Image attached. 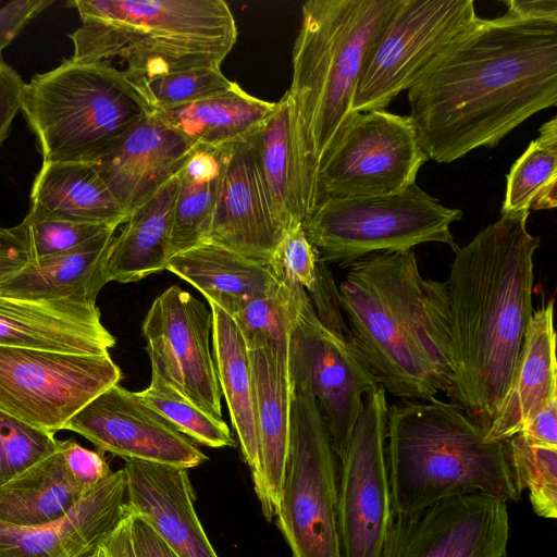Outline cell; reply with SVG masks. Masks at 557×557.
<instances>
[{
	"label": "cell",
	"instance_id": "cell-1",
	"mask_svg": "<svg viewBox=\"0 0 557 557\" xmlns=\"http://www.w3.org/2000/svg\"><path fill=\"white\" fill-rule=\"evenodd\" d=\"M407 98L428 159L449 163L497 146L557 104V21L508 11L479 17L430 63Z\"/></svg>",
	"mask_w": 557,
	"mask_h": 557
},
{
	"label": "cell",
	"instance_id": "cell-2",
	"mask_svg": "<svg viewBox=\"0 0 557 557\" xmlns=\"http://www.w3.org/2000/svg\"><path fill=\"white\" fill-rule=\"evenodd\" d=\"M530 211L500 214L455 251L445 282L455 379L451 403L484 434L513 382L531 321Z\"/></svg>",
	"mask_w": 557,
	"mask_h": 557
},
{
	"label": "cell",
	"instance_id": "cell-3",
	"mask_svg": "<svg viewBox=\"0 0 557 557\" xmlns=\"http://www.w3.org/2000/svg\"><path fill=\"white\" fill-rule=\"evenodd\" d=\"M352 344L379 386L404 401L450 399L454 357L445 282L424 278L413 249L376 252L338 288Z\"/></svg>",
	"mask_w": 557,
	"mask_h": 557
},
{
	"label": "cell",
	"instance_id": "cell-4",
	"mask_svg": "<svg viewBox=\"0 0 557 557\" xmlns=\"http://www.w3.org/2000/svg\"><path fill=\"white\" fill-rule=\"evenodd\" d=\"M400 0H309L284 95L293 170L305 220L319 203L320 164L351 112L366 53Z\"/></svg>",
	"mask_w": 557,
	"mask_h": 557
},
{
	"label": "cell",
	"instance_id": "cell-5",
	"mask_svg": "<svg viewBox=\"0 0 557 557\" xmlns=\"http://www.w3.org/2000/svg\"><path fill=\"white\" fill-rule=\"evenodd\" d=\"M385 458L394 513L469 494L519 502L524 491L507 441H486L459 407L436 397L388 406Z\"/></svg>",
	"mask_w": 557,
	"mask_h": 557
},
{
	"label": "cell",
	"instance_id": "cell-6",
	"mask_svg": "<svg viewBox=\"0 0 557 557\" xmlns=\"http://www.w3.org/2000/svg\"><path fill=\"white\" fill-rule=\"evenodd\" d=\"M82 25L69 35L76 61L119 58L139 81L195 67H221L237 40L223 0H73Z\"/></svg>",
	"mask_w": 557,
	"mask_h": 557
},
{
	"label": "cell",
	"instance_id": "cell-7",
	"mask_svg": "<svg viewBox=\"0 0 557 557\" xmlns=\"http://www.w3.org/2000/svg\"><path fill=\"white\" fill-rule=\"evenodd\" d=\"M21 111L44 162L94 163L154 110L110 61L69 58L33 76Z\"/></svg>",
	"mask_w": 557,
	"mask_h": 557
},
{
	"label": "cell",
	"instance_id": "cell-8",
	"mask_svg": "<svg viewBox=\"0 0 557 557\" xmlns=\"http://www.w3.org/2000/svg\"><path fill=\"white\" fill-rule=\"evenodd\" d=\"M462 211L447 208L417 183L392 195L326 198L304 221L324 263L350 267L376 252H403L426 243L457 246L450 226Z\"/></svg>",
	"mask_w": 557,
	"mask_h": 557
},
{
	"label": "cell",
	"instance_id": "cell-9",
	"mask_svg": "<svg viewBox=\"0 0 557 557\" xmlns=\"http://www.w3.org/2000/svg\"><path fill=\"white\" fill-rule=\"evenodd\" d=\"M289 382L288 457L276 525L292 557H343L338 460L309 384L299 379Z\"/></svg>",
	"mask_w": 557,
	"mask_h": 557
},
{
	"label": "cell",
	"instance_id": "cell-10",
	"mask_svg": "<svg viewBox=\"0 0 557 557\" xmlns=\"http://www.w3.org/2000/svg\"><path fill=\"white\" fill-rule=\"evenodd\" d=\"M478 18L472 0H400L366 53L351 112L384 110Z\"/></svg>",
	"mask_w": 557,
	"mask_h": 557
},
{
	"label": "cell",
	"instance_id": "cell-11",
	"mask_svg": "<svg viewBox=\"0 0 557 557\" xmlns=\"http://www.w3.org/2000/svg\"><path fill=\"white\" fill-rule=\"evenodd\" d=\"M121 377L109 354L0 346V410L54 434Z\"/></svg>",
	"mask_w": 557,
	"mask_h": 557
},
{
	"label": "cell",
	"instance_id": "cell-12",
	"mask_svg": "<svg viewBox=\"0 0 557 557\" xmlns=\"http://www.w3.org/2000/svg\"><path fill=\"white\" fill-rule=\"evenodd\" d=\"M426 160L409 115L354 112L320 164L319 202L397 194Z\"/></svg>",
	"mask_w": 557,
	"mask_h": 557
},
{
	"label": "cell",
	"instance_id": "cell-13",
	"mask_svg": "<svg viewBox=\"0 0 557 557\" xmlns=\"http://www.w3.org/2000/svg\"><path fill=\"white\" fill-rule=\"evenodd\" d=\"M388 404L379 386L364 407L349 442L337 457V521L343 557H381L391 518L385 458Z\"/></svg>",
	"mask_w": 557,
	"mask_h": 557
},
{
	"label": "cell",
	"instance_id": "cell-14",
	"mask_svg": "<svg viewBox=\"0 0 557 557\" xmlns=\"http://www.w3.org/2000/svg\"><path fill=\"white\" fill-rule=\"evenodd\" d=\"M288 375L309 384L338 457L349 442L366 397L379 384L351 337L331 331L319 320L308 293L290 332Z\"/></svg>",
	"mask_w": 557,
	"mask_h": 557
},
{
	"label": "cell",
	"instance_id": "cell-15",
	"mask_svg": "<svg viewBox=\"0 0 557 557\" xmlns=\"http://www.w3.org/2000/svg\"><path fill=\"white\" fill-rule=\"evenodd\" d=\"M212 312L178 285L160 294L144 323L151 372L211 417L223 420L221 388L210 347Z\"/></svg>",
	"mask_w": 557,
	"mask_h": 557
},
{
	"label": "cell",
	"instance_id": "cell-16",
	"mask_svg": "<svg viewBox=\"0 0 557 557\" xmlns=\"http://www.w3.org/2000/svg\"><path fill=\"white\" fill-rule=\"evenodd\" d=\"M507 503L484 494L437 502L391 518L381 557H506Z\"/></svg>",
	"mask_w": 557,
	"mask_h": 557
},
{
	"label": "cell",
	"instance_id": "cell-17",
	"mask_svg": "<svg viewBox=\"0 0 557 557\" xmlns=\"http://www.w3.org/2000/svg\"><path fill=\"white\" fill-rule=\"evenodd\" d=\"M98 450L124 460H143L190 469L208 457L196 443L145 405L136 392L115 384L76 412L65 429Z\"/></svg>",
	"mask_w": 557,
	"mask_h": 557
},
{
	"label": "cell",
	"instance_id": "cell-18",
	"mask_svg": "<svg viewBox=\"0 0 557 557\" xmlns=\"http://www.w3.org/2000/svg\"><path fill=\"white\" fill-rule=\"evenodd\" d=\"M283 235L272 214L250 138L226 145L207 240L269 262Z\"/></svg>",
	"mask_w": 557,
	"mask_h": 557
},
{
	"label": "cell",
	"instance_id": "cell-19",
	"mask_svg": "<svg viewBox=\"0 0 557 557\" xmlns=\"http://www.w3.org/2000/svg\"><path fill=\"white\" fill-rule=\"evenodd\" d=\"M126 509L144 519L178 557H219L195 509L188 469L125 460Z\"/></svg>",
	"mask_w": 557,
	"mask_h": 557
},
{
	"label": "cell",
	"instance_id": "cell-20",
	"mask_svg": "<svg viewBox=\"0 0 557 557\" xmlns=\"http://www.w3.org/2000/svg\"><path fill=\"white\" fill-rule=\"evenodd\" d=\"M127 515L122 468L55 522L32 528L0 523V557H86Z\"/></svg>",
	"mask_w": 557,
	"mask_h": 557
},
{
	"label": "cell",
	"instance_id": "cell-21",
	"mask_svg": "<svg viewBox=\"0 0 557 557\" xmlns=\"http://www.w3.org/2000/svg\"><path fill=\"white\" fill-rule=\"evenodd\" d=\"M194 146L153 111L91 164L131 215L180 171Z\"/></svg>",
	"mask_w": 557,
	"mask_h": 557
},
{
	"label": "cell",
	"instance_id": "cell-22",
	"mask_svg": "<svg viewBox=\"0 0 557 557\" xmlns=\"http://www.w3.org/2000/svg\"><path fill=\"white\" fill-rule=\"evenodd\" d=\"M251 363L259 471L252 480L263 517L271 522L283 490L289 442L290 382L288 364L282 362L261 337L246 341Z\"/></svg>",
	"mask_w": 557,
	"mask_h": 557
},
{
	"label": "cell",
	"instance_id": "cell-23",
	"mask_svg": "<svg viewBox=\"0 0 557 557\" xmlns=\"http://www.w3.org/2000/svg\"><path fill=\"white\" fill-rule=\"evenodd\" d=\"M97 305L0 297V346L103 355L115 346Z\"/></svg>",
	"mask_w": 557,
	"mask_h": 557
},
{
	"label": "cell",
	"instance_id": "cell-24",
	"mask_svg": "<svg viewBox=\"0 0 557 557\" xmlns=\"http://www.w3.org/2000/svg\"><path fill=\"white\" fill-rule=\"evenodd\" d=\"M114 233L108 230L72 250L27 260L0 278V297L95 306L99 292L109 283L106 261Z\"/></svg>",
	"mask_w": 557,
	"mask_h": 557
},
{
	"label": "cell",
	"instance_id": "cell-25",
	"mask_svg": "<svg viewBox=\"0 0 557 557\" xmlns=\"http://www.w3.org/2000/svg\"><path fill=\"white\" fill-rule=\"evenodd\" d=\"M554 301L534 310L510 389L496 413L485 440L507 441L520 433L552 399L557 398L556 333Z\"/></svg>",
	"mask_w": 557,
	"mask_h": 557
},
{
	"label": "cell",
	"instance_id": "cell-26",
	"mask_svg": "<svg viewBox=\"0 0 557 557\" xmlns=\"http://www.w3.org/2000/svg\"><path fill=\"white\" fill-rule=\"evenodd\" d=\"M29 200L28 212L70 222L117 228L129 218L91 163L42 162Z\"/></svg>",
	"mask_w": 557,
	"mask_h": 557
},
{
	"label": "cell",
	"instance_id": "cell-27",
	"mask_svg": "<svg viewBox=\"0 0 557 557\" xmlns=\"http://www.w3.org/2000/svg\"><path fill=\"white\" fill-rule=\"evenodd\" d=\"M166 270L191 284L207 301L231 317L276 278L269 262L210 240L172 256Z\"/></svg>",
	"mask_w": 557,
	"mask_h": 557
},
{
	"label": "cell",
	"instance_id": "cell-28",
	"mask_svg": "<svg viewBox=\"0 0 557 557\" xmlns=\"http://www.w3.org/2000/svg\"><path fill=\"white\" fill-rule=\"evenodd\" d=\"M177 187L178 172L129 215L110 246L106 261L109 282H137L166 270Z\"/></svg>",
	"mask_w": 557,
	"mask_h": 557
},
{
	"label": "cell",
	"instance_id": "cell-29",
	"mask_svg": "<svg viewBox=\"0 0 557 557\" xmlns=\"http://www.w3.org/2000/svg\"><path fill=\"white\" fill-rule=\"evenodd\" d=\"M213 318L212 344L215 371L240 451L252 480L259 471V440L255 385L247 342L235 320L208 301Z\"/></svg>",
	"mask_w": 557,
	"mask_h": 557
},
{
	"label": "cell",
	"instance_id": "cell-30",
	"mask_svg": "<svg viewBox=\"0 0 557 557\" xmlns=\"http://www.w3.org/2000/svg\"><path fill=\"white\" fill-rule=\"evenodd\" d=\"M275 108L234 83L225 92L156 113L193 145L221 147L246 141Z\"/></svg>",
	"mask_w": 557,
	"mask_h": 557
},
{
	"label": "cell",
	"instance_id": "cell-31",
	"mask_svg": "<svg viewBox=\"0 0 557 557\" xmlns=\"http://www.w3.org/2000/svg\"><path fill=\"white\" fill-rule=\"evenodd\" d=\"M84 496L75 486L58 448L0 485V523L32 528L65 517Z\"/></svg>",
	"mask_w": 557,
	"mask_h": 557
},
{
	"label": "cell",
	"instance_id": "cell-32",
	"mask_svg": "<svg viewBox=\"0 0 557 557\" xmlns=\"http://www.w3.org/2000/svg\"><path fill=\"white\" fill-rule=\"evenodd\" d=\"M225 146L195 145L178 171L170 233L171 257L209 237Z\"/></svg>",
	"mask_w": 557,
	"mask_h": 557
},
{
	"label": "cell",
	"instance_id": "cell-33",
	"mask_svg": "<svg viewBox=\"0 0 557 557\" xmlns=\"http://www.w3.org/2000/svg\"><path fill=\"white\" fill-rule=\"evenodd\" d=\"M250 140L272 214L285 234L304 223L305 213L293 170L288 107L284 96Z\"/></svg>",
	"mask_w": 557,
	"mask_h": 557
},
{
	"label": "cell",
	"instance_id": "cell-34",
	"mask_svg": "<svg viewBox=\"0 0 557 557\" xmlns=\"http://www.w3.org/2000/svg\"><path fill=\"white\" fill-rule=\"evenodd\" d=\"M557 206V117L539 129L506 175L500 214L555 209Z\"/></svg>",
	"mask_w": 557,
	"mask_h": 557
},
{
	"label": "cell",
	"instance_id": "cell-35",
	"mask_svg": "<svg viewBox=\"0 0 557 557\" xmlns=\"http://www.w3.org/2000/svg\"><path fill=\"white\" fill-rule=\"evenodd\" d=\"M274 275L272 285L249 299L232 318L246 341L263 338L277 358L288 364L290 332L307 290L280 274Z\"/></svg>",
	"mask_w": 557,
	"mask_h": 557
},
{
	"label": "cell",
	"instance_id": "cell-36",
	"mask_svg": "<svg viewBox=\"0 0 557 557\" xmlns=\"http://www.w3.org/2000/svg\"><path fill=\"white\" fill-rule=\"evenodd\" d=\"M136 395L193 442L211 448L235 445L224 420L205 412L159 374L151 372L150 384Z\"/></svg>",
	"mask_w": 557,
	"mask_h": 557
},
{
	"label": "cell",
	"instance_id": "cell-37",
	"mask_svg": "<svg viewBox=\"0 0 557 557\" xmlns=\"http://www.w3.org/2000/svg\"><path fill=\"white\" fill-rule=\"evenodd\" d=\"M513 467L533 511L545 519L557 518V448L530 443L521 433L507 440Z\"/></svg>",
	"mask_w": 557,
	"mask_h": 557
},
{
	"label": "cell",
	"instance_id": "cell-38",
	"mask_svg": "<svg viewBox=\"0 0 557 557\" xmlns=\"http://www.w3.org/2000/svg\"><path fill=\"white\" fill-rule=\"evenodd\" d=\"M145 94L154 111L199 101L231 89L221 67H195L133 81Z\"/></svg>",
	"mask_w": 557,
	"mask_h": 557
},
{
	"label": "cell",
	"instance_id": "cell-39",
	"mask_svg": "<svg viewBox=\"0 0 557 557\" xmlns=\"http://www.w3.org/2000/svg\"><path fill=\"white\" fill-rule=\"evenodd\" d=\"M24 242L27 260H36L72 250L108 230L102 224L76 223L28 212L16 225Z\"/></svg>",
	"mask_w": 557,
	"mask_h": 557
},
{
	"label": "cell",
	"instance_id": "cell-40",
	"mask_svg": "<svg viewBox=\"0 0 557 557\" xmlns=\"http://www.w3.org/2000/svg\"><path fill=\"white\" fill-rule=\"evenodd\" d=\"M58 448L53 433L36 429L0 410V485Z\"/></svg>",
	"mask_w": 557,
	"mask_h": 557
},
{
	"label": "cell",
	"instance_id": "cell-41",
	"mask_svg": "<svg viewBox=\"0 0 557 557\" xmlns=\"http://www.w3.org/2000/svg\"><path fill=\"white\" fill-rule=\"evenodd\" d=\"M318 252L309 242L302 224L285 232L269 261L280 274L310 292L317 280Z\"/></svg>",
	"mask_w": 557,
	"mask_h": 557
},
{
	"label": "cell",
	"instance_id": "cell-42",
	"mask_svg": "<svg viewBox=\"0 0 557 557\" xmlns=\"http://www.w3.org/2000/svg\"><path fill=\"white\" fill-rule=\"evenodd\" d=\"M65 467L75 486L83 496L90 493L113 471L111 470L104 453L83 447L72 440L59 441Z\"/></svg>",
	"mask_w": 557,
	"mask_h": 557
},
{
	"label": "cell",
	"instance_id": "cell-43",
	"mask_svg": "<svg viewBox=\"0 0 557 557\" xmlns=\"http://www.w3.org/2000/svg\"><path fill=\"white\" fill-rule=\"evenodd\" d=\"M52 3L53 0H14L0 8V59L22 29Z\"/></svg>",
	"mask_w": 557,
	"mask_h": 557
},
{
	"label": "cell",
	"instance_id": "cell-44",
	"mask_svg": "<svg viewBox=\"0 0 557 557\" xmlns=\"http://www.w3.org/2000/svg\"><path fill=\"white\" fill-rule=\"evenodd\" d=\"M26 83L3 59H0V145L9 137L12 122L22 109Z\"/></svg>",
	"mask_w": 557,
	"mask_h": 557
},
{
	"label": "cell",
	"instance_id": "cell-45",
	"mask_svg": "<svg viewBox=\"0 0 557 557\" xmlns=\"http://www.w3.org/2000/svg\"><path fill=\"white\" fill-rule=\"evenodd\" d=\"M520 433L534 445L557 448V398L548 401Z\"/></svg>",
	"mask_w": 557,
	"mask_h": 557
},
{
	"label": "cell",
	"instance_id": "cell-46",
	"mask_svg": "<svg viewBox=\"0 0 557 557\" xmlns=\"http://www.w3.org/2000/svg\"><path fill=\"white\" fill-rule=\"evenodd\" d=\"M131 534L136 557H178L144 519L133 515Z\"/></svg>",
	"mask_w": 557,
	"mask_h": 557
},
{
	"label": "cell",
	"instance_id": "cell-47",
	"mask_svg": "<svg viewBox=\"0 0 557 557\" xmlns=\"http://www.w3.org/2000/svg\"><path fill=\"white\" fill-rule=\"evenodd\" d=\"M99 546L106 557H136L132 542L129 513L100 542Z\"/></svg>",
	"mask_w": 557,
	"mask_h": 557
},
{
	"label": "cell",
	"instance_id": "cell-48",
	"mask_svg": "<svg viewBox=\"0 0 557 557\" xmlns=\"http://www.w3.org/2000/svg\"><path fill=\"white\" fill-rule=\"evenodd\" d=\"M507 11L525 18L557 21V0H510Z\"/></svg>",
	"mask_w": 557,
	"mask_h": 557
},
{
	"label": "cell",
	"instance_id": "cell-49",
	"mask_svg": "<svg viewBox=\"0 0 557 557\" xmlns=\"http://www.w3.org/2000/svg\"><path fill=\"white\" fill-rule=\"evenodd\" d=\"M2 256L26 257L25 245L16 226H0V257Z\"/></svg>",
	"mask_w": 557,
	"mask_h": 557
},
{
	"label": "cell",
	"instance_id": "cell-50",
	"mask_svg": "<svg viewBox=\"0 0 557 557\" xmlns=\"http://www.w3.org/2000/svg\"><path fill=\"white\" fill-rule=\"evenodd\" d=\"M26 261L27 257L25 256L0 257V278L20 269Z\"/></svg>",
	"mask_w": 557,
	"mask_h": 557
},
{
	"label": "cell",
	"instance_id": "cell-51",
	"mask_svg": "<svg viewBox=\"0 0 557 557\" xmlns=\"http://www.w3.org/2000/svg\"><path fill=\"white\" fill-rule=\"evenodd\" d=\"M86 557H106L103 550L100 546H98L95 550H92L89 555Z\"/></svg>",
	"mask_w": 557,
	"mask_h": 557
}]
</instances>
